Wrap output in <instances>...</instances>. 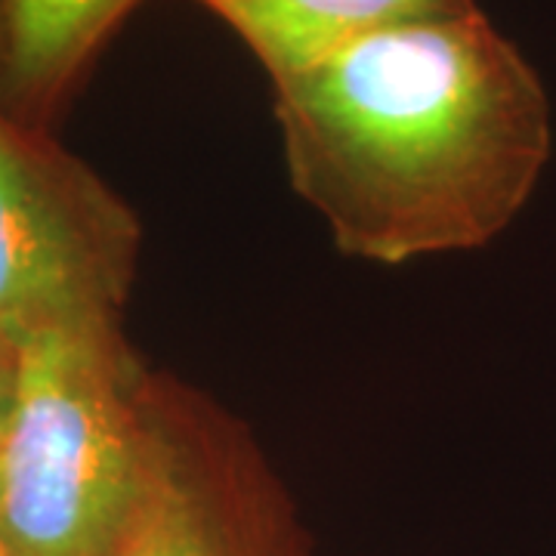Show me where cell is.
<instances>
[{
  "label": "cell",
  "mask_w": 556,
  "mask_h": 556,
  "mask_svg": "<svg viewBox=\"0 0 556 556\" xmlns=\"http://www.w3.org/2000/svg\"><path fill=\"white\" fill-rule=\"evenodd\" d=\"M288 179L378 266L497 239L551 159V102L479 7L380 28L273 84Z\"/></svg>",
  "instance_id": "obj_1"
},
{
  "label": "cell",
  "mask_w": 556,
  "mask_h": 556,
  "mask_svg": "<svg viewBox=\"0 0 556 556\" xmlns=\"http://www.w3.org/2000/svg\"><path fill=\"white\" fill-rule=\"evenodd\" d=\"M149 365L121 318L50 328L16 350L0 433L7 556H115L146 479Z\"/></svg>",
  "instance_id": "obj_2"
},
{
  "label": "cell",
  "mask_w": 556,
  "mask_h": 556,
  "mask_svg": "<svg viewBox=\"0 0 556 556\" xmlns=\"http://www.w3.org/2000/svg\"><path fill=\"white\" fill-rule=\"evenodd\" d=\"M139 244L137 214L93 167L0 112V346L121 318Z\"/></svg>",
  "instance_id": "obj_3"
},
{
  "label": "cell",
  "mask_w": 556,
  "mask_h": 556,
  "mask_svg": "<svg viewBox=\"0 0 556 556\" xmlns=\"http://www.w3.org/2000/svg\"><path fill=\"white\" fill-rule=\"evenodd\" d=\"M115 556H313L254 433L167 371L146 383V479Z\"/></svg>",
  "instance_id": "obj_4"
},
{
  "label": "cell",
  "mask_w": 556,
  "mask_h": 556,
  "mask_svg": "<svg viewBox=\"0 0 556 556\" xmlns=\"http://www.w3.org/2000/svg\"><path fill=\"white\" fill-rule=\"evenodd\" d=\"M139 0H0V112L50 130Z\"/></svg>",
  "instance_id": "obj_5"
},
{
  "label": "cell",
  "mask_w": 556,
  "mask_h": 556,
  "mask_svg": "<svg viewBox=\"0 0 556 556\" xmlns=\"http://www.w3.org/2000/svg\"><path fill=\"white\" fill-rule=\"evenodd\" d=\"M263 65L269 84L402 22L473 10L477 0H199Z\"/></svg>",
  "instance_id": "obj_6"
},
{
  "label": "cell",
  "mask_w": 556,
  "mask_h": 556,
  "mask_svg": "<svg viewBox=\"0 0 556 556\" xmlns=\"http://www.w3.org/2000/svg\"><path fill=\"white\" fill-rule=\"evenodd\" d=\"M13 383H16V353L0 346V433L10 415V402H13Z\"/></svg>",
  "instance_id": "obj_7"
},
{
  "label": "cell",
  "mask_w": 556,
  "mask_h": 556,
  "mask_svg": "<svg viewBox=\"0 0 556 556\" xmlns=\"http://www.w3.org/2000/svg\"><path fill=\"white\" fill-rule=\"evenodd\" d=\"M0 556H7V551H3V547H0Z\"/></svg>",
  "instance_id": "obj_8"
}]
</instances>
